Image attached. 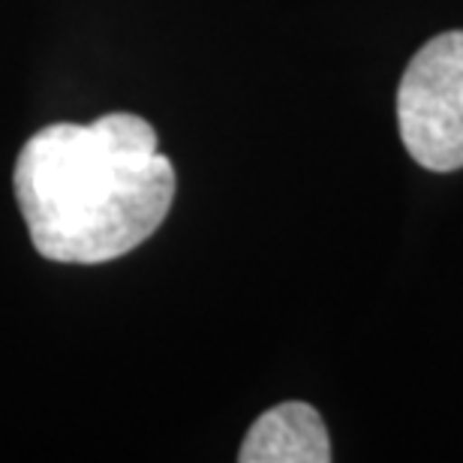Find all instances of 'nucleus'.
Masks as SVG:
<instances>
[{
    "label": "nucleus",
    "instance_id": "nucleus-2",
    "mask_svg": "<svg viewBox=\"0 0 463 463\" xmlns=\"http://www.w3.org/2000/svg\"><path fill=\"white\" fill-rule=\"evenodd\" d=\"M403 147L430 172L463 169V31L424 43L397 88Z\"/></svg>",
    "mask_w": 463,
    "mask_h": 463
},
{
    "label": "nucleus",
    "instance_id": "nucleus-1",
    "mask_svg": "<svg viewBox=\"0 0 463 463\" xmlns=\"http://www.w3.org/2000/svg\"><path fill=\"white\" fill-rule=\"evenodd\" d=\"M13 187L36 253L103 265L142 247L175 202V165L145 118L49 124L18 151Z\"/></svg>",
    "mask_w": 463,
    "mask_h": 463
},
{
    "label": "nucleus",
    "instance_id": "nucleus-3",
    "mask_svg": "<svg viewBox=\"0 0 463 463\" xmlns=\"http://www.w3.org/2000/svg\"><path fill=\"white\" fill-rule=\"evenodd\" d=\"M241 463H328L331 439L310 403L286 401L262 412L238 451Z\"/></svg>",
    "mask_w": 463,
    "mask_h": 463
}]
</instances>
